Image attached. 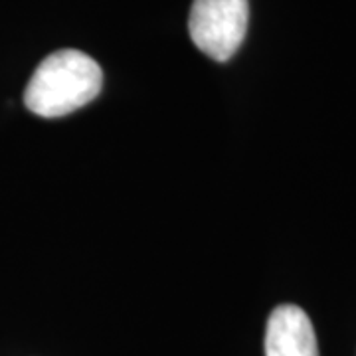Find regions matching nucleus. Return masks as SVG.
<instances>
[{
  "instance_id": "f03ea898",
  "label": "nucleus",
  "mask_w": 356,
  "mask_h": 356,
  "mask_svg": "<svg viewBox=\"0 0 356 356\" xmlns=\"http://www.w3.org/2000/svg\"><path fill=\"white\" fill-rule=\"evenodd\" d=\"M250 20V0H194L188 32L194 46L216 62L240 50Z\"/></svg>"
},
{
  "instance_id": "7ed1b4c3",
  "label": "nucleus",
  "mask_w": 356,
  "mask_h": 356,
  "mask_svg": "<svg viewBox=\"0 0 356 356\" xmlns=\"http://www.w3.org/2000/svg\"><path fill=\"white\" fill-rule=\"evenodd\" d=\"M266 356H318L313 323L301 307L273 309L266 329Z\"/></svg>"
},
{
  "instance_id": "f257e3e1",
  "label": "nucleus",
  "mask_w": 356,
  "mask_h": 356,
  "mask_svg": "<svg viewBox=\"0 0 356 356\" xmlns=\"http://www.w3.org/2000/svg\"><path fill=\"white\" fill-rule=\"evenodd\" d=\"M102 86V67L91 56L79 50L54 51L30 77L24 103L38 117H64L93 102Z\"/></svg>"
}]
</instances>
